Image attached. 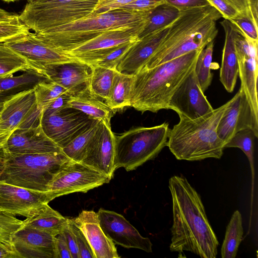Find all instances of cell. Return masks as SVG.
Masks as SVG:
<instances>
[{"instance_id":"f907efd6","label":"cell","mask_w":258,"mask_h":258,"mask_svg":"<svg viewBox=\"0 0 258 258\" xmlns=\"http://www.w3.org/2000/svg\"><path fill=\"white\" fill-rule=\"evenodd\" d=\"M0 258H21L16 250L4 244H0Z\"/></svg>"},{"instance_id":"d4e9b609","label":"cell","mask_w":258,"mask_h":258,"mask_svg":"<svg viewBox=\"0 0 258 258\" xmlns=\"http://www.w3.org/2000/svg\"><path fill=\"white\" fill-rule=\"evenodd\" d=\"M139 35L138 32L132 30H109L103 32L63 52L70 56L75 58L77 56L85 53L136 41L139 39Z\"/></svg>"},{"instance_id":"11a10c76","label":"cell","mask_w":258,"mask_h":258,"mask_svg":"<svg viewBox=\"0 0 258 258\" xmlns=\"http://www.w3.org/2000/svg\"><path fill=\"white\" fill-rule=\"evenodd\" d=\"M3 1L6 2V3H10V2H14L17 1L19 0H2Z\"/></svg>"},{"instance_id":"4316f807","label":"cell","mask_w":258,"mask_h":258,"mask_svg":"<svg viewBox=\"0 0 258 258\" xmlns=\"http://www.w3.org/2000/svg\"><path fill=\"white\" fill-rule=\"evenodd\" d=\"M68 218L47 204L34 216L23 221V227L37 229L54 236L62 233L68 223Z\"/></svg>"},{"instance_id":"4dcf8cb0","label":"cell","mask_w":258,"mask_h":258,"mask_svg":"<svg viewBox=\"0 0 258 258\" xmlns=\"http://www.w3.org/2000/svg\"><path fill=\"white\" fill-rule=\"evenodd\" d=\"M34 71L26 57L0 42V79L11 77L19 71Z\"/></svg>"},{"instance_id":"e575fe53","label":"cell","mask_w":258,"mask_h":258,"mask_svg":"<svg viewBox=\"0 0 258 258\" xmlns=\"http://www.w3.org/2000/svg\"><path fill=\"white\" fill-rule=\"evenodd\" d=\"M254 133L249 129L241 130L236 133L231 139L225 144L226 148H238L241 149L246 156L250 167L252 177V195L254 182L255 171L254 167Z\"/></svg>"},{"instance_id":"74e56055","label":"cell","mask_w":258,"mask_h":258,"mask_svg":"<svg viewBox=\"0 0 258 258\" xmlns=\"http://www.w3.org/2000/svg\"><path fill=\"white\" fill-rule=\"evenodd\" d=\"M33 88L38 108L42 111L57 97L68 92L64 88L49 80L38 82Z\"/></svg>"},{"instance_id":"c3c4849f","label":"cell","mask_w":258,"mask_h":258,"mask_svg":"<svg viewBox=\"0 0 258 258\" xmlns=\"http://www.w3.org/2000/svg\"><path fill=\"white\" fill-rule=\"evenodd\" d=\"M165 2L179 9L202 7L210 5L207 0H165Z\"/></svg>"},{"instance_id":"603a6c76","label":"cell","mask_w":258,"mask_h":258,"mask_svg":"<svg viewBox=\"0 0 258 258\" xmlns=\"http://www.w3.org/2000/svg\"><path fill=\"white\" fill-rule=\"evenodd\" d=\"M74 221L88 240L95 258H119L115 243L105 234L97 212L82 211Z\"/></svg>"},{"instance_id":"7402d4cb","label":"cell","mask_w":258,"mask_h":258,"mask_svg":"<svg viewBox=\"0 0 258 258\" xmlns=\"http://www.w3.org/2000/svg\"><path fill=\"white\" fill-rule=\"evenodd\" d=\"M91 70V65L77 59L47 66L43 74L73 95L87 86Z\"/></svg>"},{"instance_id":"f1b7e54d","label":"cell","mask_w":258,"mask_h":258,"mask_svg":"<svg viewBox=\"0 0 258 258\" xmlns=\"http://www.w3.org/2000/svg\"><path fill=\"white\" fill-rule=\"evenodd\" d=\"M133 76L125 75L116 71L109 96L105 101L113 111L131 106L130 95Z\"/></svg>"},{"instance_id":"d6986e66","label":"cell","mask_w":258,"mask_h":258,"mask_svg":"<svg viewBox=\"0 0 258 258\" xmlns=\"http://www.w3.org/2000/svg\"><path fill=\"white\" fill-rule=\"evenodd\" d=\"M56 236L37 229L23 227L13 238L21 258H57Z\"/></svg>"},{"instance_id":"83f0119b","label":"cell","mask_w":258,"mask_h":258,"mask_svg":"<svg viewBox=\"0 0 258 258\" xmlns=\"http://www.w3.org/2000/svg\"><path fill=\"white\" fill-rule=\"evenodd\" d=\"M135 42L85 53L77 56L75 58L91 66L116 70L120 61Z\"/></svg>"},{"instance_id":"681fc988","label":"cell","mask_w":258,"mask_h":258,"mask_svg":"<svg viewBox=\"0 0 258 258\" xmlns=\"http://www.w3.org/2000/svg\"><path fill=\"white\" fill-rule=\"evenodd\" d=\"M55 245L57 258H72L71 251L62 232L56 236Z\"/></svg>"},{"instance_id":"ba28073f","label":"cell","mask_w":258,"mask_h":258,"mask_svg":"<svg viewBox=\"0 0 258 258\" xmlns=\"http://www.w3.org/2000/svg\"><path fill=\"white\" fill-rule=\"evenodd\" d=\"M19 15L29 30L40 34L82 18L94 16L98 0H26Z\"/></svg>"},{"instance_id":"9c48e42d","label":"cell","mask_w":258,"mask_h":258,"mask_svg":"<svg viewBox=\"0 0 258 258\" xmlns=\"http://www.w3.org/2000/svg\"><path fill=\"white\" fill-rule=\"evenodd\" d=\"M42 111L37 106L33 88L9 96L0 109V151L16 131L35 126L41 120Z\"/></svg>"},{"instance_id":"816d5d0a","label":"cell","mask_w":258,"mask_h":258,"mask_svg":"<svg viewBox=\"0 0 258 258\" xmlns=\"http://www.w3.org/2000/svg\"><path fill=\"white\" fill-rule=\"evenodd\" d=\"M239 12L244 11L251 7L250 0H228Z\"/></svg>"},{"instance_id":"44dd1931","label":"cell","mask_w":258,"mask_h":258,"mask_svg":"<svg viewBox=\"0 0 258 258\" xmlns=\"http://www.w3.org/2000/svg\"><path fill=\"white\" fill-rule=\"evenodd\" d=\"M6 149L10 153L18 154L62 152L45 134L41 122L35 126L15 131L9 139Z\"/></svg>"},{"instance_id":"5bb4252c","label":"cell","mask_w":258,"mask_h":258,"mask_svg":"<svg viewBox=\"0 0 258 258\" xmlns=\"http://www.w3.org/2000/svg\"><path fill=\"white\" fill-rule=\"evenodd\" d=\"M235 48L240 88L244 92L254 116L258 118V41L246 38L240 30L235 41Z\"/></svg>"},{"instance_id":"8fae6325","label":"cell","mask_w":258,"mask_h":258,"mask_svg":"<svg viewBox=\"0 0 258 258\" xmlns=\"http://www.w3.org/2000/svg\"><path fill=\"white\" fill-rule=\"evenodd\" d=\"M95 120L80 110L66 107L50 114L42 112L40 122L45 134L61 149Z\"/></svg>"},{"instance_id":"f35d334b","label":"cell","mask_w":258,"mask_h":258,"mask_svg":"<svg viewBox=\"0 0 258 258\" xmlns=\"http://www.w3.org/2000/svg\"><path fill=\"white\" fill-rule=\"evenodd\" d=\"M48 80L45 76L34 71L25 72L24 74L0 79V95L14 91L24 87L35 85L38 82Z\"/></svg>"},{"instance_id":"f546056e","label":"cell","mask_w":258,"mask_h":258,"mask_svg":"<svg viewBox=\"0 0 258 258\" xmlns=\"http://www.w3.org/2000/svg\"><path fill=\"white\" fill-rule=\"evenodd\" d=\"M243 234L242 216L238 210L232 214L227 226L223 242L221 248L222 258H235Z\"/></svg>"},{"instance_id":"30bf717a","label":"cell","mask_w":258,"mask_h":258,"mask_svg":"<svg viewBox=\"0 0 258 258\" xmlns=\"http://www.w3.org/2000/svg\"><path fill=\"white\" fill-rule=\"evenodd\" d=\"M110 180L107 176L82 162L71 160L53 177L47 191L54 199L73 192H86Z\"/></svg>"},{"instance_id":"ffe728a7","label":"cell","mask_w":258,"mask_h":258,"mask_svg":"<svg viewBox=\"0 0 258 258\" xmlns=\"http://www.w3.org/2000/svg\"><path fill=\"white\" fill-rule=\"evenodd\" d=\"M170 25L139 38L120 61L116 71L134 76L141 70L159 47Z\"/></svg>"},{"instance_id":"ee69618b","label":"cell","mask_w":258,"mask_h":258,"mask_svg":"<svg viewBox=\"0 0 258 258\" xmlns=\"http://www.w3.org/2000/svg\"><path fill=\"white\" fill-rule=\"evenodd\" d=\"M225 19L229 20L236 16L239 12L228 0H207Z\"/></svg>"},{"instance_id":"1f68e13d","label":"cell","mask_w":258,"mask_h":258,"mask_svg":"<svg viewBox=\"0 0 258 258\" xmlns=\"http://www.w3.org/2000/svg\"><path fill=\"white\" fill-rule=\"evenodd\" d=\"M100 121L95 120L90 126L75 138L62 152L71 160L81 162L98 128Z\"/></svg>"},{"instance_id":"3957f363","label":"cell","mask_w":258,"mask_h":258,"mask_svg":"<svg viewBox=\"0 0 258 258\" xmlns=\"http://www.w3.org/2000/svg\"><path fill=\"white\" fill-rule=\"evenodd\" d=\"M203 49L193 50L151 69H143L134 75L130 95L131 106L142 113L168 109L172 95L195 68Z\"/></svg>"},{"instance_id":"bcb514c9","label":"cell","mask_w":258,"mask_h":258,"mask_svg":"<svg viewBox=\"0 0 258 258\" xmlns=\"http://www.w3.org/2000/svg\"><path fill=\"white\" fill-rule=\"evenodd\" d=\"M62 233L65 237L72 258H80L76 237L72 226V219L68 218V223Z\"/></svg>"},{"instance_id":"f6af8a7d","label":"cell","mask_w":258,"mask_h":258,"mask_svg":"<svg viewBox=\"0 0 258 258\" xmlns=\"http://www.w3.org/2000/svg\"><path fill=\"white\" fill-rule=\"evenodd\" d=\"M165 3V0H136L120 9L134 11H149Z\"/></svg>"},{"instance_id":"2e32d148","label":"cell","mask_w":258,"mask_h":258,"mask_svg":"<svg viewBox=\"0 0 258 258\" xmlns=\"http://www.w3.org/2000/svg\"><path fill=\"white\" fill-rule=\"evenodd\" d=\"M251 130L258 138V118L254 116L244 92L240 87L231 99L217 126L219 137L227 143L238 132Z\"/></svg>"},{"instance_id":"6da1fadb","label":"cell","mask_w":258,"mask_h":258,"mask_svg":"<svg viewBox=\"0 0 258 258\" xmlns=\"http://www.w3.org/2000/svg\"><path fill=\"white\" fill-rule=\"evenodd\" d=\"M172 203L171 251L216 258L219 245L200 195L183 175L169 180Z\"/></svg>"},{"instance_id":"60d3db41","label":"cell","mask_w":258,"mask_h":258,"mask_svg":"<svg viewBox=\"0 0 258 258\" xmlns=\"http://www.w3.org/2000/svg\"><path fill=\"white\" fill-rule=\"evenodd\" d=\"M23 225V221L15 216L0 213V244L15 249L13 243V236Z\"/></svg>"},{"instance_id":"d6a6232c","label":"cell","mask_w":258,"mask_h":258,"mask_svg":"<svg viewBox=\"0 0 258 258\" xmlns=\"http://www.w3.org/2000/svg\"><path fill=\"white\" fill-rule=\"evenodd\" d=\"M88 87L94 94L106 101L108 98L116 70L91 66Z\"/></svg>"},{"instance_id":"7c38bea8","label":"cell","mask_w":258,"mask_h":258,"mask_svg":"<svg viewBox=\"0 0 258 258\" xmlns=\"http://www.w3.org/2000/svg\"><path fill=\"white\" fill-rule=\"evenodd\" d=\"M3 43L26 57L33 71L42 75L47 66L77 59L50 46L35 33L29 32Z\"/></svg>"},{"instance_id":"484cf974","label":"cell","mask_w":258,"mask_h":258,"mask_svg":"<svg viewBox=\"0 0 258 258\" xmlns=\"http://www.w3.org/2000/svg\"><path fill=\"white\" fill-rule=\"evenodd\" d=\"M68 107L80 110L91 118L111 126L110 120L114 111L108 106L105 101L92 93L88 85L71 95L68 102Z\"/></svg>"},{"instance_id":"b9f144b4","label":"cell","mask_w":258,"mask_h":258,"mask_svg":"<svg viewBox=\"0 0 258 258\" xmlns=\"http://www.w3.org/2000/svg\"><path fill=\"white\" fill-rule=\"evenodd\" d=\"M72 226L75 234L80 258H95L92 248L83 233L72 219Z\"/></svg>"},{"instance_id":"ab89813d","label":"cell","mask_w":258,"mask_h":258,"mask_svg":"<svg viewBox=\"0 0 258 258\" xmlns=\"http://www.w3.org/2000/svg\"><path fill=\"white\" fill-rule=\"evenodd\" d=\"M228 20L234 24L246 38L258 41V20L254 18L251 7L239 12Z\"/></svg>"},{"instance_id":"9f6ffc18","label":"cell","mask_w":258,"mask_h":258,"mask_svg":"<svg viewBox=\"0 0 258 258\" xmlns=\"http://www.w3.org/2000/svg\"><path fill=\"white\" fill-rule=\"evenodd\" d=\"M2 102L0 101V109H1V107H2Z\"/></svg>"},{"instance_id":"277c9868","label":"cell","mask_w":258,"mask_h":258,"mask_svg":"<svg viewBox=\"0 0 258 258\" xmlns=\"http://www.w3.org/2000/svg\"><path fill=\"white\" fill-rule=\"evenodd\" d=\"M231 99L202 116L190 119L179 115V121L169 130L167 145L179 160L220 159L225 143L217 134V126Z\"/></svg>"},{"instance_id":"7a4b0ae2","label":"cell","mask_w":258,"mask_h":258,"mask_svg":"<svg viewBox=\"0 0 258 258\" xmlns=\"http://www.w3.org/2000/svg\"><path fill=\"white\" fill-rule=\"evenodd\" d=\"M159 47L143 69H151L193 50L204 48L213 41L221 14L211 5L179 9Z\"/></svg>"},{"instance_id":"8992f818","label":"cell","mask_w":258,"mask_h":258,"mask_svg":"<svg viewBox=\"0 0 258 258\" xmlns=\"http://www.w3.org/2000/svg\"><path fill=\"white\" fill-rule=\"evenodd\" d=\"M70 160L62 152L18 154L7 152L0 181L35 190L47 191L57 172Z\"/></svg>"},{"instance_id":"db71d44e","label":"cell","mask_w":258,"mask_h":258,"mask_svg":"<svg viewBox=\"0 0 258 258\" xmlns=\"http://www.w3.org/2000/svg\"><path fill=\"white\" fill-rule=\"evenodd\" d=\"M251 8L254 18L258 19V0H250Z\"/></svg>"},{"instance_id":"836d02e7","label":"cell","mask_w":258,"mask_h":258,"mask_svg":"<svg viewBox=\"0 0 258 258\" xmlns=\"http://www.w3.org/2000/svg\"><path fill=\"white\" fill-rule=\"evenodd\" d=\"M179 13V8L166 3L157 7L151 12L139 38L167 26L177 18Z\"/></svg>"},{"instance_id":"5b68a950","label":"cell","mask_w":258,"mask_h":258,"mask_svg":"<svg viewBox=\"0 0 258 258\" xmlns=\"http://www.w3.org/2000/svg\"><path fill=\"white\" fill-rule=\"evenodd\" d=\"M152 11L116 9L86 17L37 34L50 46L65 52L109 30H132L140 35Z\"/></svg>"},{"instance_id":"cb8c5ba5","label":"cell","mask_w":258,"mask_h":258,"mask_svg":"<svg viewBox=\"0 0 258 258\" xmlns=\"http://www.w3.org/2000/svg\"><path fill=\"white\" fill-rule=\"evenodd\" d=\"M220 24L224 30L225 41L220 71V81L226 90L231 93L234 90L238 76L235 41L240 30L228 20L224 19Z\"/></svg>"},{"instance_id":"4fadbf2b","label":"cell","mask_w":258,"mask_h":258,"mask_svg":"<svg viewBox=\"0 0 258 258\" xmlns=\"http://www.w3.org/2000/svg\"><path fill=\"white\" fill-rule=\"evenodd\" d=\"M54 199L49 191H40L0 181V213L30 218Z\"/></svg>"},{"instance_id":"f5cc1de1","label":"cell","mask_w":258,"mask_h":258,"mask_svg":"<svg viewBox=\"0 0 258 258\" xmlns=\"http://www.w3.org/2000/svg\"><path fill=\"white\" fill-rule=\"evenodd\" d=\"M7 157V151L6 149L0 151V174L3 170Z\"/></svg>"},{"instance_id":"7bdbcfd3","label":"cell","mask_w":258,"mask_h":258,"mask_svg":"<svg viewBox=\"0 0 258 258\" xmlns=\"http://www.w3.org/2000/svg\"><path fill=\"white\" fill-rule=\"evenodd\" d=\"M136 0H98L94 10V16L121 8Z\"/></svg>"},{"instance_id":"7dc6e473","label":"cell","mask_w":258,"mask_h":258,"mask_svg":"<svg viewBox=\"0 0 258 258\" xmlns=\"http://www.w3.org/2000/svg\"><path fill=\"white\" fill-rule=\"evenodd\" d=\"M71 96V94L68 92L62 94L50 104V105L42 111L43 113L50 114L68 107V102Z\"/></svg>"},{"instance_id":"9a60e30c","label":"cell","mask_w":258,"mask_h":258,"mask_svg":"<svg viewBox=\"0 0 258 258\" xmlns=\"http://www.w3.org/2000/svg\"><path fill=\"white\" fill-rule=\"evenodd\" d=\"M169 109L179 116L190 119L202 116L214 109L200 86L195 68L172 95L168 105Z\"/></svg>"},{"instance_id":"e0dca14e","label":"cell","mask_w":258,"mask_h":258,"mask_svg":"<svg viewBox=\"0 0 258 258\" xmlns=\"http://www.w3.org/2000/svg\"><path fill=\"white\" fill-rule=\"evenodd\" d=\"M97 214L103 231L115 244L152 252L153 244L150 239L142 236L122 215L102 208Z\"/></svg>"},{"instance_id":"d590c367","label":"cell","mask_w":258,"mask_h":258,"mask_svg":"<svg viewBox=\"0 0 258 258\" xmlns=\"http://www.w3.org/2000/svg\"><path fill=\"white\" fill-rule=\"evenodd\" d=\"M214 40L209 43L200 52L197 58L195 72L200 86L204 92L210 85L213 75L211 73Z\"/></svg>"},{"instance_id":"8d00e7d4","label":"cell","mask_w":258,"mask_h":258,"mask_svg":"<svg viewBox=\"0 0 258 258\" xmlns=\"http://www.w3.org/2000/svg\"><path fill=\"white\" fill-rule=\"evenodd\" d=\"M29 32L30 30L20 20L19 15L0 8V42Z\"/></svg>"},{"instance_id":"ac0fdd59","label":"cell","mask_w":258,"mask_h":258,"mask_svg":"<svg viewBox=\"0 0 258 258\" xmlns=\"http://www.w3.org/2000/svg\"><path fill=\"white\" fill-rule=\"evenodd\" d=\"M111 179L115 166V135L111 126L100 121L98 128L81 162Z\"/></svg>"},{"instance_id":"52a82bcc","label":"cell","mask_w":258,"mask_h":258,"mask_svg":"<svg viewBox=\"0 0 258 258\" xmlns=\"http://www.w3.org/2000/svg\"><path fill=\"white\" fill-rule=\"evenodd\" d=\"M169 123L139 127L115 136V166L127 171L136 169L155 158L167 145Z\"/></svg>"}]
</instances>
